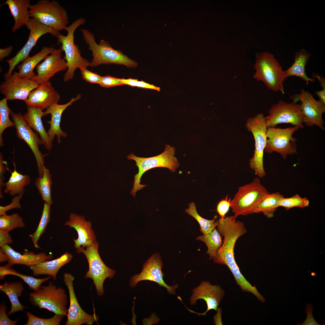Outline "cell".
<instances>
[{"instance_id": "2e32d148", "label": "cell", "mask_w": 325, "mask_h": 325, "mask_svg": "<svg viewBox=\"0 0 325 325\" xmlns=\"http://www.w3.org/2000/svg\"><path fill=\"white\" fill-rule=\"evenodd\" d=\"M14 124L17 137L23 140L28 145L35 157L39 177L43 175V166H44V157L47 155L42 154L39 149L42 144L37 133L34 132L27 124L20 113H10Z\"/></svg>"}, {"instance_id": "9c48e42d", "label": "cell", "mask_w": 325, "mask_h": 325, "mask_svg": "<svg viewBox=\"0 0 325 325\" xmlns=\"http://www.w3.org/2000/svg\"><path fill=\"white\" fill-rule=\"evenodd\" d=\"M246 127L252 132L255 141V150L252 157L249 160L250 168L259 178L266 175L263 165V155L267 140V127L264 114L258 113L253 117L249 118Z\"/></svg>"}, {"instance_id": "8fae6325", "label": "cell", "mask_w": 325, "mask_h": 325, "mask_svg": "<svg viewBox=\"0 0 325 325\" xmlns=\"http://www.w3.org/2000/svg\"><path fill=\"white\" fill-rule=\"evenodd\" d=\"M299 128L296 126L285 128L267 127V140L264 152H276L283 159L288 156L298 153L297 139L292 136Z\"/></svg>"}, {"instance_id": "e575fe53", "label": "cell", "mask_w": 325, "mask_h": 325, "mask_svg": "<svg viewBox=\"0 0 325 325\" xmlns=\"http://www.w3.org/2000/svg\"><path fill=\"white\" fill-rule=\"evenodd\" d=\"M196 239L205 243L208 248L206 253L210 260L215 255L223 242L221 236L215 228L210 233L198 236Z\"/></svg>"}, {"instance_id": "11a10c76", "label": "cell", "mask_w": 325, "mask_h": 325, "mask_svg": "<svg viewBox=\"0 0 325 325\" xmlns=\"http://www.w3.org/2000/svg\"><path fill=\"white\" fill-rule=\"evenodd\" d=\"M315 93L318 96L319 100L325 104V89L316 91Z\"/></svg>"}, {"instance_id": "816d5d0a", "label": "cell", "mask_w": 325, "mask_h": 325, "mask_svg": "<svg viewBox=\"0 0 325 325\" xmlns=\"http://www.w3.org/2000/svg\"><path fill=\"white\" fill-rule=\"evenodd\" d=\"M13 48V46H10L5 48L0 49V60L1 62H2L3 59L8 57L10 55L12 51Z\"/></svg>"}, {"instance_id": "484cf974", "label": "cell", "mask_w": 325, "mask_h": 325, "mask_svg": "<svg viewBox=\"0 0 325 325\" xmlns=\"http://www.w3.org/2000/svg\"><path fill=\"white\" fill-rule=\"evenodd\" d=\"M30 3L29 0H7L3 4L8 5L14 17L15 23L12 29L13 32L23 26H26L29 21Z\"/></svg>"}, {"instance_id": "cb8c5ba5", "label": "cell", "mask_w": 325, "mask_h": 325, "mask_svg": "<svg viewBox=\"0 0 325 325\" xmlns=\"http://www.w3.org/2000/svg\"><path fill=\"white\" fill-rule=\"evenodd\" d=\"M1 248L7 255L9 258L7 264L11 267L15 264H20L30 267L51 260L53 257L52 255H47L44 252L36 254L32 252L25 251L21 254L14 250L8 244Z\"/></svg>"}, {"instance_id": "db71d44e", "label": "cell", "mask_w": 325, "mask_h": 325, "mask_svg": "<svg viewBox=\"0 0 325 325\" xmlns=\"http://www.w3.org/2000/svg\"><path fill=\"white\" fill-rule=\"evenodd\" d=\"M217 313L216 315L214 316L213 319L215 324V325H218L219 324H220V322L219 323L218 321H221V310L219 308H218L217 311ZM221 324V323H220Z\"/></svg>"}, {"instance_id": "8d00e7d4", "label": "cell", "mask_w": 325, "mask_h": 325, "mask_svg": "<svg viewBox=\"0 0 325 325\" xmlns=\"http://www.w3.org/2000/svg\"><path fill=\"white\" fill-rule=\"evenodd\" d=\"M51 206L44 202L42 214L39 224L34 233L29 235L34 246L36 248H40V247L38 244V240L44 233L48 223L50 221Z\"/></svg>"}, {"instance_id": "f5cc1de1", "label": "cell", "mask_w": 325, "mask_h": 325, "mask_svg": "<svg viewBox=\"0 0 325 325\" xmlns=\"http://www.w3.org/2000/svg\"><path fill=\"white\" fill-rule=\"evenodd\" d=\"M312 77L313 79L315 78H317L322 89H325V79L323 77L319 74L317 73L313 74Z\"/></svg>"}, {"instance_id": "bcb514c9", "label": "cell", "mask_w": 325, "mask_h": 325, "mask_svg": "<svg viewBox=\"0 0 325 325\" xmlns=\"http://www.w3.org/2000/svg\"><path fill=\"white\" fill-rule=\"evenodd\" d=\"M7 307L3 302L0 305V325H15L19 319L15 320H11L8 316L6 313Z\"/></svg>"}, {"instance_id": "7dc6e473", "label": "cell", "mask_w": 325, "mask_h": 325, "mask_svg": "<svg viewBox=\"0 0 325 325\" xmlns=\"http://www.w3.org/2000/svg\"><path fill=\"white\" fill-rule=\"evenodd\" d=\"M24 193H22L14 197L12 200V202L8 205L4 206H0V215L6 214V212L10 209L15 208L21 209V206L20 204V201Z\"/></svg>"}, {"instance_id": "f546056e", "label": "cell", "mask_w": 325, "mask_h": 325, "mask_svg": "<svg viewBox=\"0 0 325 325\" xmlns=\"http://www.w3.org/2000/svg\"><path fill=\"white\" fill-rule=\"evenodd\" d=\"M24 290L22 282L10 283L5 282L0 285V291L5 293L8 296L11 304L10 310L8 315L19 311H23L26 308L19 300L18 298L22 295Z\"/></svg>"}, {"instance_id": "f6af8a7d", "label": "cell", "mask_w": 325, "mask_h": 325, "mask_svg": "<svg viewBox=\"0 0 325 325\" xmlns=\"http://www.w3.org/2000/svg\"><path fill=\"white\" fill-rule=\"evenodd\" d=\"M231 200V198H229L228 196L227 195L225 199L218 202L217 206V211L220 218H223L225 217V215L230 207Z\"/></svg>"}, {"instance_id": "5b68a950", "label": "cell", "mask_w": 325, "mask_h": 325, "mask_svg": "<svg viewBox=\"0 0 325 325\" xmlns=\"http://www.w3.org/2000/svg\"><path fill=\"white\" fill-rule=\"evenodd\" d=\"M85 22V20L82 17L76 20L70 26L65 28L64 30L67 32V36H63L60 33L56 37L58 43L61 44L60 48L65 52L64 58L67 65V71L63 78L65 82H67L73 79L77 69H79L90 66V62L82 57L78 46L74 42V33L75 30Z\"/></svg>"}, {"instance_id": "60d3db41", "label": "cell", "mask_w": 325, "mask_h": 325, "mask_svg": "<svg viewBox=\"0 0 325 325\" xmlns=\"http://www.w3.org/2000/svg\"><path fill=\"white\" fill-rule=\"evenodd\" d=\"M26 315L28 320L25 325H58L64 316L55 314L51 318H43L35 316L29 312H26Z\"/></svg>"}, {"instance_id": "7402d4cb", "label": "cell", "mask_w": 325, "mask_h": 325, "mask_svg": "<svg viewBox=\"0 0 325 325\" xmlns=\"http://www.w3.org/2000/svg\"><path fill=\"white\" fill-rule=\"evenodd\" d=\"M60 98L59 94L49 81L39 85L31 91L25 102L27 106L35 107L43 110L53 104L57 103Z\"/></svg>"}, {"instance_id": "8992f818", "label": "cell", "mask_w": 325, "mask_h": 325, "mask_svg": "<svg viewBox=\"0 0 325 325\" xmlns=\"http://www.w3.org/2000/svg\"><path fill=\"white\" fill-rule=\"evenodd\" d=\"M30 17L59 32L68 23L66 9L55 0H40L29 8Z\"/></svg>"}, {"instance_id": "ab89813d", "label": "cell", "mask_w": 325, "mask_h": 325, "mask_svg": "<svg viewBox=\"0 0 325 325\" xmlns=\"http://www.w3.org/2000/svg\"><path fill=\"white\" fill-rule=\"evenodd\" d=\"M309 203V201L307 198L295 194L290 197L282 198L279 202L278 207H282L288 210L295 207L305 208L308 206Z\"/></svg>"}, {"instance_id": "ac0fdd59", "label": "cell", "mask_w": 325, "mask_h": 325, "mask_svg": "<svg viewBox=\"0 0 325 325\" xmlns=\"http://www.w3.org/2000/svg\"><path fill=\"white\" fill-rule=\"evenodd\" d=\"M35 80L20 76L14 72L9 79L5 80L0 86V91L8 100L26 101L30 93L39 87Z\"/></svg>"}, {"instance_id": "f907efd6", "label": "cell", "mask_w": 325, "mask_h": 325, "mask_svg": "<svg viewBox=\"0 0 325 325\" xmlns=\"http://www.w3.org/2000/svg\"><path fill=\"white\" fill-rule=\"evenodd\" d=\"M9 231L0 229V247L12 244L13 242L12 238L9 233Z\"/></svg>"}, {"instance_id": "f1b7e54d", "label": "cell", "mask_w": 325, "mask_h": 325, "mask_svg": "<svg viewBox=\"0 0 325 325\" xmlns=\"http://www.w3.org/2000/svg\"><path fill=\"white\" fill-rule=\"evenodd\" d=\"M54 49L53 47H43L37 54L27 57L17 67L18 75L35 80L36 75L34 72V69L40 61L50 54Z\"/></svg>"}, {"instance_id": "c3c4849f", "label": "cell", "mask_w": 325, "mask_h": 325, "mask_svg": "<svg viewBox=\"0 0 325 325\" xmlns=\"http://www.w3.org/2000/svg\"><path fill=\"white\" fill-rule=\"evenodd\" d=\"M314 311L313 305L308 303L306 305L305 312L307 314L306 319L301 324H297L300 325H321L317 323L315 320L312 315V312Z\"/></svg>"}, {"instance_id": "83f0119b", "label": "cell", "mask_w": 325, "mask_h": 325, "mask_svg": "<svg viewBox=\"0 0 325 325\" xmlns=\"http://www.w3.org/2000/svg\"><path fill=\"white\" fill-rule=\"evenodd\" d=\"M311 56V54L303 49L296 51L294 57V62L291 66L284 71L285 79L290 76H296L305 81L307 85L309 82H315L314 79L307 76L305 72V66Z\"/></svg>"}, {"instance_id": "836d02e7", "label": "cell", "mask_w": 325, "mask_h": 325, "mask_svg": "<svg viewBox=\"0 0 325 325\" xmlns=\"http://www.w3.org/2000/svg\"><path fill=\"white\" fill-rule=\"evenodd\" d=\"M51 176L49 171L44 166L42 176L37 178L35 182V185L45 203L50 205L53 203L51 198L52 182Z\"/></svg>"}, {"instance_id": "9a60e30c", "label": "cell", "mask_w": 325, "mask_h": 325, "mask_svg": "<svg viewBox=\"0 0 325 325\" xmlns=\"http://www.w3.org/2000/svg\"><path fill=\"white\" fill-rule=\"evenodd\" d=\"M163 262L159 253H156L151 256L144 264L141 271L132 276L130 279L129 285L135 287L139 282L149 280L157 283L159 286L166 289L170 294H175L176 290L178 286L177 284L170 286L163 280L164 274L162 271Z\"/></svg>"}, {"instance_id": "4fadbf2b", "label": "cell", "mask_w": 325, "mask_h": 325, "mask_svg": "<svg viewBox=\"0 0 325 325\" xmlns=\"http://www.w3.org/2000/svg\"><path fill=\"white\" fill-rule=\"evenodd\" d=\"M30 31L28 40L20 50L12 58L6 60L9 67L7 72L4 74V79H9L15 66L29 57V53L35 45L39 39L42 36L49 33L56 37L60 33L54 29L42 24L36 19L31 18L26 25Z\"/></svg>"}, {"instance_id": "d4e9b609", "label": "cell", "mask_w": 325, "mask_h": 325, "mask_svg": "<svg viewBox=\"0 0 325 325\" xmlns=\"http://www.w3.org/2000/svg\"><path fill=\"white\" fill-rule=\"evenodd\" d=\"M23 116L29 126L39 134L42 144L45 148L50 150L52 147V141L43 124L42 118L44 116V112L39 108L27 105V112Z\"/></svg>"}, {"instance_id": "d6a6232c", "label": "cell", "mask_w": 325, "mask_h": 325, "mask_svg": "<svg viewBox=\"0 0 325 325\" xmlns=\"http://www.w3.org/2000/svg\"><path fill=\"white\" fill-rule=\"evenodd\" d=\"M9 275L20 277L28 285L30 289L34 291L37 290L43 283L48 281L51 277L49 276L41 279L36 278L21 274L12 268L8 264L0 266V279L1 280H3L5 276Z\"/></svg>"}, {"instance_id": "d6986e66", "label": "cell", "mask_w": 325, "mask_h": 325, "mask_svg": "<svg viewBox=\"0 0 325 325\" xmlns=\"http://www.w3.org/2000/svg\"><path fill=\"white\" fill-rule=\"evenodd\" d=\"M64 282L67 287L69 294L70 305L67 315L66 325H91L98 320L96 314H90L81 308L74 292L73 281L74 277L70 274L65 273L63 275Z\"/></svg>"}, {"instance_id": "b9f144b4", "label": "cell", "mask_w": 325, "mask_h": 325, "mask_svg": "<svg viewBox=\"0 0 325 325\" xmlns=\"http://www.w3.org/2000/svg\"><path fill=\"white\" fill-rule=\"evenodd\" d=\"M119 79L123 85H127L132 86L138 87L143 88L154 89L158 91H159L160 90L159 88L146 83L143 81H139L137 79L131 78Z\"/></svg>"}, {"instance_id": "52a82bcc", "label": "cell", "mask_w": 325, "mask_h": 325, "mask_svg": "<svg viewBox=\"0 0 325 325\" xmlns=\"http://www.w3.org/2000/svg\"><path fill=\"white\" fill-rule=\"evenodd\" d=\"M29 296L30 302L35 306L46 309L55 314L67 316V296L65 290L57 288L52 282H49L47 286H41Z\"/></svg>"}, {"instance_id": "7bdbcfd3", "label": "cell", "mask_w": 325, "mask_h": 325, "mask_svg": "<svg viewBox=\"0 0 325 325\" xmlns=\"http://www.w3.org/2000/svg\"><path fill=\"white\" fill-rule=\"evenodd\" d=\"M79 70L84 80L90 83L99 84L101 76L96 73L91 71L87 68H82Z\"/></svg>"}, {"instance_id": "74e56055", "label": "cell", "mask_w": 325, "mask_h": 325, "mask_svg": "<svg viewBox=\"0 0 325 325\" xmlns=\"http://www.w3.org/2000/svg\"><path fill=\"white\" fill-rule=\"evenodd\" d=\"M7 99L5 98L0 101V145L4 146L2 135L5 130L10 127L14 126L13 122L10 120L9 116L11 110L8 105Z\"/></svg>"}, {"instance_id": "681fc988", "label": "cell", "mask_w": 325, "mask_h": 325, "mask_svg": "<svg viewBox=\"0 0 325 325\" xmlns=\"http://www.w3.org/2000/svg\"><path fill=\"white\" fill-rule=\"evenodd\" d=\"M0 155V197L2 198H3L2 190L5 185V183L3 182V181L5 178L4 174L6 172V169L4 165L5 161L3 160V156L1 153Z\"/></svg>"}, {"instance_id": "7a4b0ae2", "label": "cell", "mask_w": 325, "mask_h": 325, "mask_svg": "<svg viewBox=\"0 0 325 325\" xmlns=\"http://www.w3.org/2000/svg\"><path fill=\"white\" fill-rule=\"evenodd\" d=\"M254 66V79L263 82L269 90L284 94V71L273 54L267 51L256 52Z\"/></svg>"}, {"instance_id": "5bb4252c", "label": "cell", "mask_w": 325, "mask_h": 325, "mask_svg": "<svg viewBox=\"0 0 325 325\" xmlns=\"http://www.w3.org/2000/svg\"><path fill=\"white\" fill-rule=\"evenodd\" d=\"M293 101H301L300 107L303 115V123L309 127L315 125L325 131L323 114L325 112V104L317 101L308 91L302 88L301 93L290 97Z\"/></svg>"}, {"instance_id": "e0dca14e", "label": "cell", "mask_w": 325, "mask_h": 325, "mask_svg": "<svg viewBox=\"0 0 325 325\" xmlns=\"http://www.w3.org/2000/svg\"><path fill=\"white\" fill-rule=\"evenodd\" d=\"M224 294V290L219 285H212L208 280L203 281L192 290L190 299V304L191 305H195L198 300L202 299L206 303V310L203 313H197L185 306L190 312L196 313L198 315L205 316L211 310L213 309L217 311Z\"/></svg>"}, {"instance_id": "f35d334b", "label": "cell", "mask_w": 325, "mask_h": 325, "mask_svg": "<svg viewBox=\"0 0 325 325\" xmlns=\"http://www.w3.org/2000/svg\"><path fill=\"white\" fill-rule=\"evenodd\" d=\"M25 225L23 218L17 213L0 216V229L9 232L17 228H23Z\"/></svg>"}, {"instance_id": "ba28073f", "label": "cell", "mask_w": 325, "mask_h": 325, "mask_svg": "<svg viewBox=\"0 0 325 325\" xmlns=\"http://www.w3.org/2000/svg\"><path fill=\"white\" fill-rule=\"evenodd\" d=\"M268 193L258 178H255L251 183L240 187L230 201V207L234 215L237 217L240 215L252 214L254 208Z\"/></svg>"}, {"instance_id": "30bf717a", "label": "cell", "mask_w": 325, "mask_h": 325, "mask_svg": "<svg viewBox=\"0 0 325 325\" xmlns=\"http://www.w3.org/2000/svg\"><path fill=\"white\" fill-rule=\"evenodd\" d=\"M99 243L95 241L90 246L77 250L78 253H82L86 257L88 264L85 278L91 279L95 285L97 294L101 296L104 293L103 285L107 278L111 279L116 271L107 267L102 260L98 252Z\"/></svg>"}, {"instance_id": "ee69618b", "label": "cell", "mask_w": 325, "mask_h": 325, "mask_svg": "<svg viewBox=\"0 0 325 325\" xmlns=\"http://www.w3.org/2000/svg\"><path fill=\"white\" fill-rule=\"evenodd\" d=\"M99 84L101 86L106 88L123 85L119 78L110 76H101Z\"/></svg>"}, {"instance_id": "44dd1931", "label": "cell", "mask_w": 325, "mask_h": 325, "mask_svg": "<svg viewBox=\"0 0 325 325\" xmlns=\"http://www.w3.org/2000/svg\"><path fill=\"white\" fill-rule=\"evenodd\" d=\"M69 218L64 225L73 228L77 231L78 237L73 239L74 246L77 250L89 246L96 240L90 221H86L84 216L73 213L70 214Z\"/></svg>"}, {"instance_id": "4316f807", "label": "cell", "mask_w": 325, "mask_h": 325, "mask_svg": "<svg viewBox=\"0 0 325 325\" xmlns=\"http://www.w3.org/2000/svg\"><path fill=\"white\" fill-rule=\"evenodd\" d=\"M72 258L71 253L66 252L57 258L39 263L30 266V268L34 276L47 275L52 277L55 280L60 269L69 262Z\"/></svg>"}, {"instance_id": "603a6c76", "label": "cell", "mask_w": 325, "mask_h": 325, "mask_svg": "<svg viewBox=\"0 0 325 325\" xmlns=\"http://www.w3.org/2000/svg\"><path fill=\"white\" fill-rule=\"evenodd\" d=\"M81 95L79 94L75 97L71 99L67 103L60 104L55 103L52 105L44 112V116L48 114L51 116V120L47 122L50 124V127L48 133L51 140L53 141L54 137H57L58 143H60L61 137H66L67 134L60 128V125L62 114L65 110L76 101L79 100Z\"/></svg>"}, {"instance_id": "277c9868", "label": "cell", "mask_w": 325, "mask_h": 325, "mask_svg": "<svg viewBox=\"0 0 325 325\" xmlns=\"http://www.w3.org/2000/svg\"><path fill=\"white\" fill-rule=\"evenodd\" d=\"M175 149V147L166 144L164 151L157 156L149 157H142L135 156L131 153L128 155V160H133L136 162L138 169V172L134 177L132 189L130 194L135 197L136 193L147 185L140 184L141 179L146 171L156 167H164L175 172L180 165L176 157L174 156Z\"/></svg>"}, {"instance_id": "4dcf8cb0", "label": "cell", "mask_w": 325, "mask_h": 325, "mask_svg": "<svg viewBox=\"0 0 325 325\" xmlns=\"http://www.w3.org/2000/svg\"><path fill=\"white\" fill-rule=\"evenodd\" d=\"M283 196L280 192L268 193L254 208L253 213L262 212L267 218H271L274 216V212L278 207L279 202Z\"/></svg>"}, {"instance_id": "d590c367", "label": "cell", "mask_w": 325, "mask_h": 325, "mask_svg": "<svg viewBox=\"0 0 325 325\" xmlns=\"http://www.w3.org/2000/svg\"><path fill=\"white\" fill-rule=\"evenodd\" d=\"M188 205V208L185 209V211L197 221L200 227V230L203 234L211 233L218 225V221H216L215 218L209 220L201 217L197 212L194 202L190 203Z\"/></svg>"}, {"instance_id": "6da1fadb", "label": "cell", "mask_w": 325, "mask_h": 325, "mask_svg": "<svg viewBox=\"0 0 325 325\" xmlns=\"http://www.w3.org/2000/svg\"><path fill=\"white\" fill-rule=\"evenodd\" d=\"M237 218L234 215L218 219L217 230L223 240L221 246L212 259L215 263L227 266L236 283H240L244 281L245 278L236 262L234 249L238 238L245 234L247 230L244 224L237 221Z\"/></svg>"}, {"instance_id": "1f68e13d", "label": "cell", "mask_w": 325, "mask_h": 325, "mask_svg": "<svg viewBox=\"0 0 325 325\" xmlns=\"http://www.w3.org/2000/svg\"><path fill=\"white\" fill-rule=\"evenodd\" d=\"M14 170L11 172L9 180L5 183L4 191L11 196L18 195L24 193L25 187L29 185L31 181L30 177L28 175H23L16 170L14 163Z\"/></svg>"}, {"instance_id": "3957f363", "label": "cell", "mask_w": 325, "mask_h": 325, "mask_svg": "<svg viewBox=\"0 0 325 325\" xmlns=\"http://www.w3.org/2000/svg\"><path fill=\"white\" fill-rule=\"evenodd\" d=\"M81 30L84 40L88 45V50L92 52L93 58L90 62V67L112 64L123 65L130 68L137 66L136 62L128 58L120 50L113 49L109 42L102 39L98 44L92 32L86 29H82Z\"/></svg>"}, {"instance_id": "7c38bea8", "label": "cell", "mask_w": 325, "mask_h": 325, "mask_svg": "<svg viewBox=\"0 0 325 325\" xmlns=\"http://www.w3.org/2000/svg\"><path fill=\"white\" fill-rule=\"evenodd\" d=\"M268 113V115L265 117L267 127H276L280 124L289 123L299 129L304 128L303 114L300 104L297 102L280 100L271 107Z\"/></svg>"}, {"instance_id": "9f6ffc18", "label": "cell", "mask_w": 325, "mask_h": 325, "mask_svg": "<svg viewBox=\"0 0 325 325\" xmlns=\"http://www.w3.org/2000/svg\"><path fill=\"white\" fill-rule=\"evenodd\" d=\"M8 257L6 253L4 252L2 249H0V262H4L6 261H8Z\"/></svg>"}, {"instance_id": "ffe728a7", "label": "cell", "mask_w": 325, "mask_h": 325, "mask_svg": "<svg viewBox=\"0 0 325 325\" xmlns=\"http://www.w3.org/2000/svg\"><path fill=\"white\" fill-rule=\"evenodd\" d=\"M62 51L60 48H54L44 60L36 67L37 75L35 80L39 85L49 81L58 72L67 70L66 61L62 57Z\"/></svg>"}]
</instances>
